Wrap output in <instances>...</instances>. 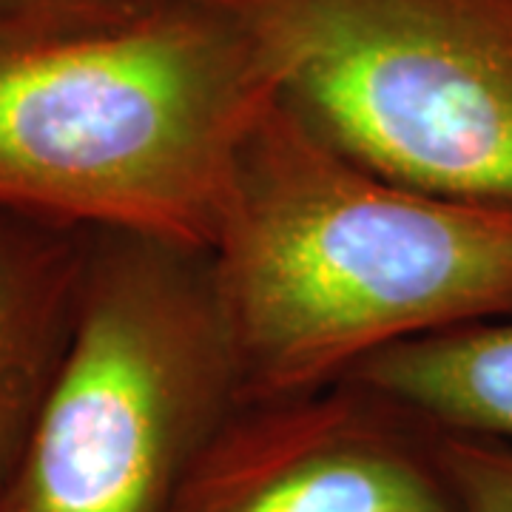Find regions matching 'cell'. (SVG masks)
Instances as JSON below:
<instances>
[{"mask_svg":"<svg viewBox=\"0 0 512 512\" xmlns=\"http://www.w3.org/2000/svg\"><path fill=\"white\" fill-rule=\"evenodd\" d=\"M211 274L242 402L512 313V211L402 183L276 97L239 151Z\"/></svg>","mask_w":512,"mask_h":512,"instance_id":"obj_1","label":"cell"},{"mask_svg":"<svg viewBox=\"0 0 512 512\" xmlns=\"http://www.w3.org/2000/svg\"><path fill=\"white\" fill-rule=\"evenodd\" d=\"M276 97L248 35L200 0L72 32L0 26V211L208 251Z\"/></svg>","mask_w":512,"mask_h":512,"instance_id":"obj_2","label":"cell"},{"mask_svg":"<svg viewBox=\"0 0 512 512\" xmlns=\"http://www.w3.org/2000/svg\"><path fill=\"white\" fill-rule=\"evenodd\" d=\"M239 404L208 251L92 231L72 336L0 512H163Z\"/></svg>","mask_w":512,"mask_h":512,"instance_id":"obj_3","label":"cell"},{"mask_svg":"<svg viewBox=\"0 0 512 512\" xmlns=\"http://www.w3.org/2000/svg\"><path fill=\"white\" fill-rule=\"evenodd\" d=\"M279 97L384 174L512 211V0H200Z\"/></svg>","mask_w":512,"mask_h":512,"instance_id":"obj_4","label":"cell"},{"mask_svg":"<svg viewBox=\"0 0 512 512\" xmlns=\"http://www.w3.org/2000/svg\"><path fill=\"white\" fill-rule=\"evenodd\" d=\"M163 512H461L436 430L365 384L242 402Z\"/></svg>","mask_w":512,"mask_h":512,"instance_id":"obj_5","label":"cell"},{"mask_svg":"<svg viewBox=\"0 0 512 512\" xmlns=\"http://www.w3.org/2000/svg\"><path fill=\"white\" fill-rule=\"evenodd\" d=\"M92 231L0 211V490L66 353Z\"/></svg>","mask_w":512,"mask_h":512,"instance_id":"obj_6","label":"cell"},{"mask_svg":"<svg viewBox=\"0 0 512 512\" xmlns=\"http://www.w3.org/2000/svg\"><path fill=\"white\" fill-rule=\"evenodd\" d=\"M348 379L433 430L512 444V313L396 345Z\"/></svg>","mask_w":512,"mask_h":512,"instance_id":"obj_7","label":"cell"},{"mask_svg":"<svg viewBox=\"0 0 512 512\" xmlns=\"http://www.w3.org/2000/svg\"><path fill=\"white\" fill-rule=\"evenodd\" d=\"M436 453L461 512H512V444L436 430Z\"/></svg>","mask_w":512,"mask_h":512,"instance_id":"obj_8","label":"cell"},{"mask_svg":"<svg viewBox=\"0 0 512 512\" xmlns=\"http://www.w3.org/2000/svg\"><path fill=\"white\" fill-rule=\"evenodd\" d=\"M160 0H0V26L23 32H72L134 18Z\"/></svg>","mask_w":512,"mask_h":512,"instance_id":"obj_9","label":"cell"}]
</instances>
